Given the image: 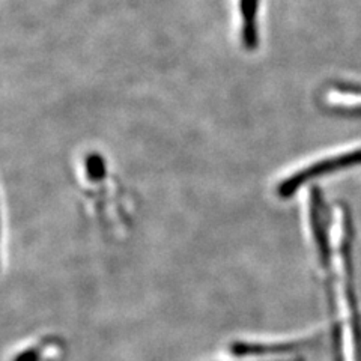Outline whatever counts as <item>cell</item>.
Returning a JSON list of instances; mask_svg holds the SVG:
<instances>
[{"mask_svg":"<svg viewBox=\"0 0 361 361\" xmlns=\"http://www.w3.org/2000/svg\"><path fill=\"white\" fill-rule=\"evenodd\" d=\"M345 240V220L341 211H336L334 223L331 228V248H333V265L336 271V293L337 307L342 319V342H343V358L345 361H357V343L353 321L351 297H349L348 286V271L345 265L343 255Z\"/></svg>","mask_w":361,"mask_h":361,"instance_id":"cell-1","label":"cell"},{"mask_svg":"<svg viewBox=\"0 0 361 361\" xmlns=\"http://www.w3.org/2000/svg\"><path fill=\"white\" fill-rule=\"evenodd\" d=\"M361 158V146H357V148L351 149H345L342 152L333 154L326 158H322V160H318L314 163H310L307 166L301 167L300 171L293 172L292 175L286 176L283 180H281L277 191L280 196H290L295 193V190L304 184L313 176H318L326 172L336 171L337 167H342L345 164H351Z\"/></svg>","mask_w":361,"mask_h":361,"instance_id":"cell-2","label":"cell"},{"mask_svg":"<svg viewBox=\"0 0 361 361\" xmlns=\"http://www.w3.org/2000/svg\"><path fill=\"white\" fill-rule=\"evenodd\" d=\"M236 13L240 18V35L247 49L257 45V13L259 0H236Z\"/></svg>","mask_w":361,"mask_h":361,"instance_id":"cell-3","label":"cell"},{"mask_svg":"<svg viewBox=\"0 0 361 361\" xmlns=\"http://www.w3.org/2000/svg\"><path fill=\"white\" fill-rule=\"evenodd\" d=\"M277 361H288V360H277ZM289 361H290V360H289ZM295 361H297V360H295Z\"/></svg>","mask_w":361,"mask_h":361,"instance_id":"cell-4","label":"cell"}]
</instances>
